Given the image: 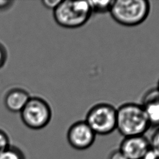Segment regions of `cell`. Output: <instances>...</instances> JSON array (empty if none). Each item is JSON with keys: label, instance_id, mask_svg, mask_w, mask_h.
Listing matches in <instances>:
<instances>
[{"label": "cell", "instance_id": "obj_1", "mask_svg": "<svg viewBox=\"0 0 159 159\" xmlns=\"http://www.w3.org/2000/svg\"><path fill=\"white\" fill-rule=\"evenodd\" d=\"M150 127L140 104L126 102L117 108L116 129L124 137L143 135Z\"/></svg>", "mask_w": 159, "mask_h": 159}, {"label": "cell", "instance_id": "obj_2", "mask_svg": "<svg viewBox=\"0 0 159 159\" xmlns=\"http://www.w3.org/2000/svg\"><path fill=\"white\" fill-rule=\"evenodd\" d=\"M150 9V2L147 0H114L109 14L117 23L134 27L146 20Z\"/></svg>", "mask_w": 159, "mask_h": 159}, {"label": "cell", "instance_id": "obj_3", "mask_svg": "<svg viewBox=\"0 0 159 159\" xmlns=\"http://www.w3.org/2000/svg\"><path fill=\"white\" fill-rule=\"evenodd\" d=\"M92 14L88 1H61L53 10L55 22L67 29H76L84 25Z\"/></svg>", "mask_w": 159, "mask_h": 159}, {"label": "cell", "instance_id": "obj_4", "mask_svg": "<svg viewBox=\"0 0 159 159\" xmlns=\"http://www.w3.org/2000/svg\"><path fill=\"white\" fill-rule=\"evenodd\" d=\"M117 108L109 103L99 102L87 112L85 121L96 134L106 135L116 130Z\"/></svg>", "mask_w": 159, "mask_h": 159}, {"label": "cell", "instance_id": "obj_5", "mask_svg": "<svg viewBox=\"0 0 159 159\" xmlns=\"http://www.w3.org/2000/svg\"><path fill=\"white\" fill-rule=\"evenodd\" d=\"M24 124L30 129L39 130L45 127L52 118V109L48 102L39 98H30L20 111Z\"/></svg>", "mask_w": 159, "mask_h": 159}, {"label": "cell", "instance_id": "obj_6", "mask_svg": "<svg viewBox=\"0 0 159 159\" xmlns=\"http://www.w3.org/2000/svg\"><path fill=\"white\" fill-rule=\"evenodd\" d=\"M96 134L85 120H78L69 127L66 138L70 145L78 150H84L94 143Z\"/></svg>", "mask_w": 159, "mask_h": 159}, {"label": "cell", "instance_id": "obj_7", "mask_svg": "<svg viewBox=\"0 0 159 159\" xmlns=\"http://www.w3.org/2000/svg\"><path fill=\"white\" fill-rule=\"evenodd\" d=\"M150 147L149 139L143 135L124 137L119 149L127 159H142Z\"/></svg>", "mask_w": 159, "mask_h": 159}, {"label": "cell", "instance_id": "obj_8", "mask_svg": "<svg viewBox=\"0 0 159 159\" xmlns=\"http://www.w3.org/2000/svg\"><path fill=\"white\" fill-rule=\"evenodd\" d=\"M150 127H159V92L157 88L147 90L140 103Z\"/></svg>", "mask_w": 159, "mask_h": 159}, {"label": "cell", "instance_id": "obj_9", "mask_svg": "<svg viewBox=\"0 0 159 159\" xmlns=\"http://www.w3.org/2000/svg\"><path fill=\"white\" fill-rule=\"evenodd\" d=\"M29 93L22 89L15 88L9 91L4 99L7 109L11 112H20L30 99Z\"/></svg>", "mask_w": 159, "mask_h": 159}, {"label": "cell", "instance_id": "obj_10", "mask_svg": "<svg viewBox=\"0 0 159 159\" xmlns=\"http://www.w3.org/2000/svg\"><path fill=\"white\" fill-rule=\"evenodd\" d=\"M88 1L92 14H104L109 12L113 0Z\"/></svg>", "mask_w": 159, "mask_h": 159}, {"label": "cell", "instance_id": "obj_11", "mask_svg": "<svg viewBox=\"0 0 159 159\" xmlns=\"http://www.w3.org/2000/svg\"><path fill=\"white\" fill-rule=\"evenodd\" d=\"M0 159H25V157L20 149L10 145L0 152Z\"/></svg>", "mask_w": 159, "mask_h": 159}, {"label": "cell", "instance_id": "obj_12", "mask_svg": "<svg viewBox=\"0 0 159 159\" xmlns=\"http://www.w3.org/2000/svg\"><path fill=\"white\" fill-rule=\"evenodd\" d=\"M150 139H149L150 147L159 156V127L155 128Z\"/></svg>", "mask_w": 159, "mask_h": 159}, {"label": "cell", "instance_id": "obj_13", "mask_svg": "<svg viewBox=\"0 0 159 159\" xmlns=\"http://www.w3.org/2000/svg\"><path fill=\"white\" fill-rule=\"evenodd\" d=\"M10 146L9 139L7 134L0 129V152Z\"/></svg>", "mask_w": 159, "mask_h": 159}, {"label": "cell", "instance_id": "obj_14", "mask_svg": "<svg viewBox=\"0 0 159 159\" xmlns=\"http://www.w3.org/2000/svg\"><path fill=\"white\" fill-rule=\"evenodd\" d=\"M61 1V0H43L42 2L46 8L53 11L60 3Z\"/></svg>", "mask_w": 159, "mask_h": 159}, {"label": "cell", "instance_id": "obj_15", "mask_svg": "<svg viewBox=\"0 0 159 159\" xmlns=\"http://www.w3.org/2000/svg\"><path fill=\"white\" fill-rule=\"evenodd\" d=\"M108 159H127V158L118 148L113 150L110 153Z\"/></svg>", "mask_w": 159, "mask_h": 159}, {"label": "cell", "instance_id": "obj_16", "mask_svg": "<svg viewBox=\"0 0 159 159\" xmlns=\"http://www.w3.org/2000/svg\"><path fill=\"white\" fill-rule=\"evenodd\" d=\"M142 159H159L158 155L150 147L143 155Z\"/></svg>", "mask_w": 159, "mask_h": 159}, {"label": "cell", "instance_id": "obj_17", "mask_svg": "<svg viewBox=\"0 0 159 159\" xmlns=\"http://www.w3.org/2000/svg\"><path fill=\"white\" fill-rule=\"evenodd\" d=\"M7 58V52L5 48L0 44V68H1L5 63Z\"/></svg>", "mask_w": 159, "mask_h": 159}, {"label": "cell", "instance_id": "obj_18", "mask_svg": "<svg viewBox=\"0 0 159 159\" xmlns=\"http://www.w3.org/2000/svg\"><path fill=\"white\" fill-rule=\"evenodd\" d=\"M14 2L12 1L0 0V9H5L10 7Z\"/></svg>", "mask_w": 159, "mask_h": 159}, {"label": "cell", "instance_id": "obj_19", "mask_svg": "<svg viewBox=\"0 0 159 159\" xmlns=\"http://www.w3.org/2000/svg\"><path fill=\"white\" fill-rule=\"evenodd\" d=\"M157 90H158V91L159 92V80H158V83H157Z\"/></svg>", "mask_w": 159, "mask_h": 159}]
</instances>
